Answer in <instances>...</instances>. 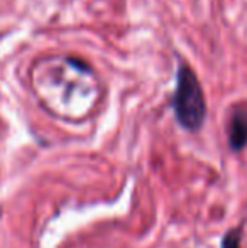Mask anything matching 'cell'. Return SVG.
I'll use <instances>...</instances> for the list:
<instances>
[{"mask_svg":"<svg viewBox=\"0 0 247 248\" xmlns=\"http://www.w3.org/2000/svg\"><path fill=\"white\" fill-rule=\"evenodd\" d=\"M171 107L178 124L188 132H198L205 124L207 103L203 90L193 69L180 64L176 73V88L173 93Z\"/></svg>","mask_w":247,"mask_h":248,"instance_id":"7a4b0ae2","label":"cell"},{"mask_svg":"<svg viewBox=\"0 0 247 248\" xmlns=\"http://www.w3.org/2000/svg\"><path fill=\"white\" fill-rule=\"evenodd\" d=\"M241 238H242V228H232L222 236L220 248H241Z\"/></svg>","mask_w":247,"mask_h":248,"instance_id":"277c9868","label":"cell"},{"mask_svg":"<svg viewBox=\"0 0 247 248\" xmlns=\"http://www.w3.org/2000/svg\"><path fill=\"white\" fill-rule=\"evenodd\" d=\"M229 147L234 152H241L247 145V110L242 107H234L231 110L227 124Z\"/></svg>","mask_w":247,"mask_h":248,"instance_id":"3957f363","label":"cell"},{"mask_svg":"<svg viewBox=\"0 0 247 248\" xmlns=\"http://www.w3.org/2000/svg\"><path fill=\"white\" fill-rule=\"evenodd\" d=\"M33 83L41 100L49 103H65L68 90L76 101L92 105L97 95V79L93 71L73 58H48L33 69Z\"/></svg>","mask_w":247,"mask_h":248,"instance_id":"6da1fadb","label":"cell"}]
</instances>
